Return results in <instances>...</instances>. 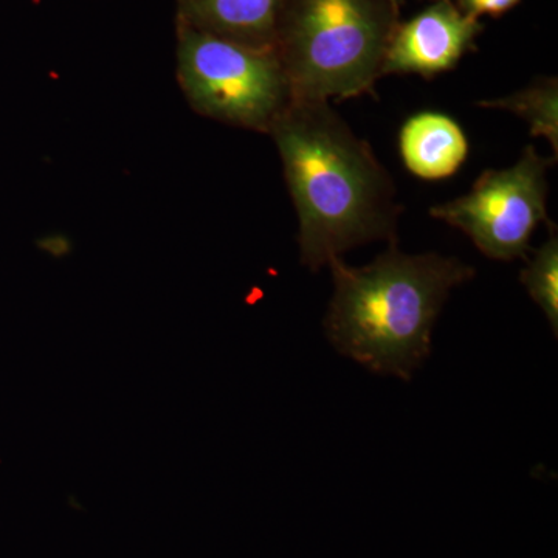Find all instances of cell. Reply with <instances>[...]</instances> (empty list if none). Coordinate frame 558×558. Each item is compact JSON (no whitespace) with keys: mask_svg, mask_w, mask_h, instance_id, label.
I'll use <instances>...</instances> for the list:
<instances>
[{"mask_svg":"<svg viewBox=\"0 0 558 558\" xmlns=\"http://www.w3.org/2000/svg\"><path fill=\"white\" fill-rule=\"evenodd\" d=\"M286 0H178L179 25L263 49H275Z\"/></svg>","mask_w":558,"mask_h":558,"instance_id":"obj_7","label":"cell"},{"mask_svg":"<svg viewBox=\"0 0 558 558\" xmlns=\"http://www.w3.org/2000/svg\"><path fill=\"white\" fill-rule=\"evenodd\" d=\"M178 80L202 117L270 134L290 102L277 50L252 47L179 25Z\"/></svg>","mask_w":558,"mask_h":558,"instance_id":"obj_4","label":"cell"},{"mask_svg":"<svg viewBox=\"0 0 558 558\" xmlns=\"http://www.w3.org/2000/svg\"><path fill=\"white\" fill-rule=\"evenodd\" d=\"M435 2H436V0H435Z\"/></svg>","mask_w":558,"mask_h":558,"instance_id":"obj_12","label":"cell"},{"mask_svg":"<svg viewBox=\"0 0 558 558\" xmlns=\"http://www.w3.org/2000/svg\"><path fill=\"white\" fill-rule=\"evenodd\" d=\"M269 135L299 215L304 266L318 271L359 245L395 242L392 180L329 102H290Z\"/></svg>","mask_w":558,"mask_h":558,"instance_id":"obj_1","label":"cell"},{"mask_svg":"<svg viewBox=\"0 0 558 558\" xmlns=\"http://www.w3.org/2000/svg\"><path fill=\"white\" fill-rule=\"evenodd\" d=\"M399 150L411 174L424 180L450 178L469 156V140L458 121L440 112H421L405 121Z\"/></svg>","mask_w":558,"mask_h":558,"instance_id":"obj_8","label":"cell"},{"mask_svg":"<svg viewBox=\"0 0 558 558\" xmlns=\"http://www.w3.org/2000/svg\"><path fill=\"white\" fill-rule=\"evenodd\" d=\"M481 108L502 109L521 117L534 137H545L558 153V84L557 78H539L527 86L498 100L480 101Z\"/></svg>","mask_w":558,"mask_h":558,"instance_id":"obj_9","label":"cell"},{"mask_svg":"<svg viewBox=\"0 0 558 558\" xmlns=\"http://www.w3.org/2000/svg\"><path fill=\"white\" fill-rule=\"evenodd\" d=\"M399 24L398 0H286L275 50L293 101L373 92Z\"/></svg>","mask_w":558,"mask_h":558,"instance_id":"obj_3","label":"cell"},{"mask_svg":"<svg viewBox=\"0 0 558 558\" xmlns=\"http://www.w3.org/2000/svg\"><path fill=\"white\" fill-rule=\"evenodd\" d=\"M328 266L330 343L374 373L405 380L428 357L433 326L451 290L475 275L458 258L407 255L395 242L368 266L351 267L341 258Z\"/></svg>","mask_w":558,"mask_h":558,"instance_id":"obj_2","label":"cell"},{"mask_svg":"<svg viewBox=\"0 0 558 558\" xmlns=\"http://www.w3.org/2000/svg\"><path fill=\"white\" fill-rule=\"evenodd\" d=\"M483 32L451 0H436L413 20L399 24L385 54L381 75H421L425 80L457 68Z\"/></svg>","mask_w":558,"mask_h":558,"instance_id":"obj_6","label":"cell"},{"mask_svg":"<svg viewBox=\"0 0 558 558\" xmlns=\"http://www.w3.org/2000/svg\"><path fill=\"white\" fill-rule=\"evenodd\" d=\"M549 226V238L521 271V282L531 299L545 312L554 336L558 332V236L556 226Z\"/></svg>","mask_w":558,"mask_h":558,"instance_id":"obj_10","label":"cell"},{"mask_svg":"<svg viewBox=\"0 0 558 558\" xmlns=\"http://www.w3.org/2000/svg\"><path fill=\"white\" fill-rule=\"evenodd\" d=\"M521 0H458V9L473 20L481 16L499 17L515 9Z\"/></svg>","mask_w":558,"mask_h":558,"instance_id":"obj_11","label":"cell"},{"mask_svg":"<svg viewBox=\"0 0 558 558\" xmlns=\"http://www.w3.org/2000/svg\"><path fill=\"white\" fill-rule=\"evenodd\" d=\"M550 161L527 146L513 167L487 170L458 199L436 205L429 216L468 234L487 258H524L539 222H548Z\"/></svg>","mask_w":558,"mask_h":558,"instance_id":"obj_5","label":"cell"}]
</instances>
